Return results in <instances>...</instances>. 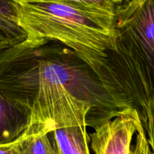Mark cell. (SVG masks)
Returning <instances> with one entry per match:
<instances>
[{"instance_id":"10","label":"cell","mask_w":154,"mask_h":154,"mask_svg":"<svg viewBox=\"0 0 154 154\" xmlns=\"http://www.w3.org/2000/svg\"><path fill=\"white\" fill-rule=\"evenodd\" d=\"M135 144H132L130 154H154L150 150L143 126L136 133Z\"/></svg>"},{"instance_id":"2","label":"cell","mask_w":154,"mask_h":154,"mask_svg":"<svg viewBox=\"0 0 154 154\" xmlns=\"http://www.w3.org/2000/svg\"><path fill=\"white\" fill-rule=\"evenodd\" d=\"M114 29L115 48L102 82L117 103L140 115L154 97V0H120Z\"/></svg>"},{"instance_id":"11","label":"cell","mask_w":154,"mask_h":154,"mask_svg":"<svg viewBox=\"0 0 154 154\" xmlns=\"http://www.w3.org/2000/svg\"><path fill=\"white\" fill-rule=\"evenodd\" d=\"M0 154H18L15 148L14 142L0 145Z\"/></svg>"},{"instance_id":"9","label":"cell","mask_w":154,"mask_h":154,"mask_svg":"<svg viewBox=\"0 0 154 154\" xmlns=\"http://www.w3.org/2000/svg\"><path fill=\"white\" fill-rule=\"evenodd\" d=\"M150 150L154 153V97L139 115Z\"/></svg>"},{"instance_id":"12","label":"cell","mask_w":154,"mask_h":154,"mask_svg":"<svg viewBox=\"0 0 154 154\" xmlns=\"http://www.w3.org/2000/svg\"><path fill=\"white\" fill-rule=\"evenodd\" d=\"M11 46V45L9 42V41L0 32V51L6 49Z\"/></svg>"},{"instance_id":"1","label":"cell","mask_w":154,"mask_h":154,"mask_svg":"<svg viewBox=\"0 0 154 154\" xmlns=\"http://www.w3.org/2000/svg\"><path fill=\"white\" fill-rule=\"evenodd\" d=\"M0 93L29 111L21 136L72 126L93 129L125 109L86 62L56 41L0 51Z\"/></svg>"},{"instance_id":"3","label":"cell","mask_w":154,"mask_h":154,"mask_svg":"<svg viewBox=\"0 0 154 154\" xmlns=\"http://www.w3.org/2000/svg\"><path fill=\"white\" fill-rule=\"evenodd\" d=\"M24 43L56 41L72 50L102 81L108 53L115 48V35L102 26L75 0H14Z\"/></svg>"},{"instance_id":"8","label":"cell","mask_w":154,"mask_h":154,"mask_svg":"<svg viewBox=\"0 0 154 154\" xmlns=\"http://www.w3.org/2000/svg\"><path fill=\"white\" fill-rule=\"evenodd\" d=\"M14 146L18 154H62L56 141L50 138V133L20 136L14 141Z\"/></svg>"},{"instance_id":"4","label":"cell","mask_w":154,"mask_h":154,"mask_svg":"<svg viewBox=\"0 0 154 154\" xmlns=\"http://www.w3.org/2000/svg\"><path fill=\"white\" fill-rule=\"evenodd\" d=\"M142 126L138 111L127 108L94 127L89 134L94 154H130L134 135Z\"/></svg>"},{"instance_id":"6","label":"cell","mask_w":154,"mask_h":154,"mask_svg":"<svg viewBox=\"0 0 154 154\" xmlns=\"http://www.w3.org/2000/svg\"><path fill=\"white\" fill-rule=\"evenodd\" d=\"M62 154H90L87 126L63 128L51 132Z\"/></svg>"},{"instance_id":"5","label":"cell","mask_w":154,"mask_h":154,"mask_svg":"<svg viewBox=\"0 0 154 154\" xmlns=\"http://www.w3.org/2000/svg\"><path fill=\"white\" fill-rule=\"evenodd\" d=\"M30 113L0 93V145L11 144L28 128Z\"/></svg>"},{"instance_id":"7","label":"cell","mask_w":154,"mask_h":154,"mask_svg":"<svg viewBox=\"0 0 154 154\" xmlns=\"http://www.w3.org/2000/svg\"><path fill=\"white\" fill-rule=\"evenodd\" d=\"M0 32L9 41L11 46L26 38L25 32L18 24L14 1L0 0Z\"/></svg>"}]
</instances>
